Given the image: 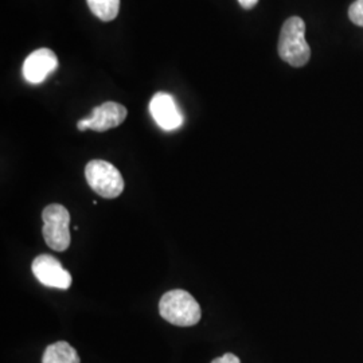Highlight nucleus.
I'll list each match as a JSON object with an SVG mask.
<instances>
[{
	"instance_id": "1",
	"label": "nucleus",
	"mask_w": 363,
	"mask_h": 363,
	"mask_svg": "<svg viewBox=\"0 0 363 363\" xmlns=\"http://www.w3.org/2000/svg\"><path fill=\"white\" fill-rule=\"evenodd\" d=\"M159 313L164 320L178 327L198 325L202 318L199 303L191 294L183 289L166 292L159 301Z\"/></svg>"
},
{
	"instance_id": "2",
	"label": "nucleus",
	"mask_w": 363,
	"mask_h": 363,
	"mask_svg": "<svg viewBox=\"0 0 363 363\" xmlns=\"http://www.w3.org/2000/svg\"><path fill=\"white\" fill-rule=\"evenodd\" d=\"M279 55L294 67L308 64L311 49L306 40V23L301 18L291 16L284 22L279 38Z\"/></svg>"
},
{
	"instance_id": "3",
	"label": "nucleus",
	"mask_w": 363,
	"mask_h": 363,
	"mask_svg": "<svg viewBox=\"0 0 363 363\" xmlns=\"http://www.w3.org/2000/svg\"><path fill=\"white\" fill-rule=\"evenodd\" d=\"M43 238L46 245L55 252H65L70 247V213L60 203H52L42 211Z\"/></svg>"
},
{
	"instance_id": "4",
	"label": "nucleus",
	"mask_w": 363,
	"mask_h": 363,
	"mask_svg": "<svg viewBox=\"0 0 363 363\" xmlns=\"http://www.w3.org/2000/svg\"><path fill=\"white\" fill-rule=\"evenodd\" d=\"M85 178L91 190L105 199H115L124 191L125 183L120 171L109 162L91 160L85 167Z\"/></svg>"
},
{
	"instance_id": "5",
	"label": "nucleus",
	"mask_w": 363,
	"mask_h": 363,
	"mask_svg": "<svg viewBox=\"0 0 363 363\" xmlns=\"http://www.w3.org/2000/svg\"><path fill=\"white\" fill-rule=\"evenodd\" d=\"M127 115H128V111L124 105L108 101L96 106L91 116L81 118L77 123V128L81 132L86 130L105 132L123 124L124 120L127 118Z\"/></svg>"
},
{
	"instance_id": "6",
	"label": "nucleus",
	"mask_w": 363,
	"mask_h": 363,
	"mask_svg": "<svg viewBox=\"0 0 363 363\" xmlns=\"http://www.w3.org/2000/svg\"><path fill=\"white\" fill-rule=\"evenodd\" d=\"M31 269L37 280L43 286L58 289H67L72 286V274L54 256L39 255L33 261Z\"/></svg>"
},
{
	"instance_id": "7",
	"label": "nucleus",
	"mask_w": 363,
	"mask_h": 363,
	"mask_svg": "<svg viewBox=\"0 0 363 363\" xmlns=\"http://www.w3.org/2000/svg\"><path fill=\"white\" fill-rule=\"evenodd\" d=\"M150 112L162 130H177L183 123V116L174 97L164 91H159L152 97Z\"/></svg>"
},
{
	"instance_id": "8",
	"label": "nucleus",
	"mask_w": 363,
	"mask_h": 363,
	"mask_svg": "<svg viewBox=\"0 0 363 363\" xmlns=\"http://www.w3.org/2000/svg\"><path fill=\"white\" fill-rule=\"evenodd\" d=\"M58 67V58L50 49L31 52L23 64V77L30 84H40Z\"/></svg>"
},
{
	"instance_id": "9",
	"label": "nucleus",
	"mask_w": 363,
	"mask_h": 363,
	"mask_svg": "<svg viewBox=\"0 0 363 363\" xmlns=\"http://www.w3.org/2000/svg\"><path fill=\"white\" fill-rule=\"evenodd\" d=\"M42 363H81V359L73 346H70L67 342L60 340L46 347Z\"/></svg>"
},
{
	"instance_id": "10",
	"label": "nucleus",
	"mask_w": 363,
	"mask_h": 363,
	"mask_svg": "<svg viewBox=\"0 0 363 363\" xmlns=\"http://www.w3.org/2000/svg\"><path fill=\"white\" fill-rule=\"evenodd\" d=\"M91 13L100 21L111 22L118 15L120 0H86Z\"/></svg>"
},
{
	"instance_id": "11",
	"label": "nucleus",
	"mask_w": 363,
	"mask_h": 363,
	"mask_svg": "<svg viewBox=\"0 0 363 363\" xmlns=\"http://www.w3.org/2000/svg\"><path fill=\"white\" fill-rule=\"evenodd\" d=\"M349 18L357 26L363 27V0H355L349 9Z\"/></svg>"
},
{
	"instance_id": "12",
	"label": "nucleus",
	"mask_w": 363,
	"mask_h": 363,
	"mask_svg": "<svg viewBox=\"0 0 363 363\" xmlns=\"http://www.w3.org/2000/svg\"><path fill=\"white\" fill-rule=\"evenodd\" d=\"M211 363H241L240 362V358L237 355H234L232 352H228V354H223L222 357L216 358Z\"/></svg>"
},
{
	"instance_id": "13",
	"label": "nucleus",
	"mask_w": 363,
	"mask_h": 363,
	"mask_svg": "<svg viewBox=\"0 0 363 363\" xmlns=\"http://www.w3.org/2000/svg\"><path fill=\"white\" fill-rule=\"evenodd\" d=\"M238 3L241 4L242 9L250 10V9H253L259 3V0H238Z\"/></svg>"
}]
</instances>
